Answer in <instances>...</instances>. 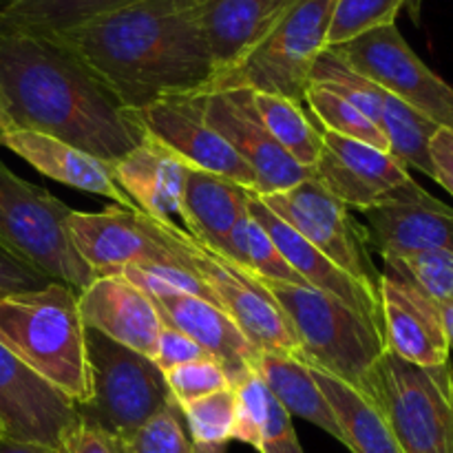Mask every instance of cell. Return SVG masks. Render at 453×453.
Listing matches in <instances>:
<instances>
[{
  "label": "cell",
  "instance_id": "6da1fadb",
  "mask_svg": "<svg viewBox=\"0 0 453 453\" xmlns=\"http://www.w3.org/2000/svg\"><path fill=\"white\" fill-rule=\"evenodd\" d=\"M47 38L78 56L133 111L206 91L215 80L202 0H140Z\"/></svg>",
  "mask_w": 453,
  "mask_h": 453
},
{
  "label": "cell",
  "instance_id": "7a4b0ae2",
  "mask_svg": "<svg viewBox=\"0 0 453 453\" xmlns=\"http://www.w3.org/2000/svg\"><path fill=\"white\" fill-rule=\"evenodd\" d=\"M0 96L12 128L56 137L109 166L146 140L135 111L47 35L0 29Z\"/></svg>",
  "mask_w": 453,
  "mask_h": 453
},
{
  "label": "cell",
  "instance_id": "3957f363",
  "mask_svg": "<svg viewBox=\"0 0 453 453\" xmlns=\"http://www.w3.org/2000/svg\"><path fill=\"white\" fill-rule=\"evenodd\" d=\"M0 343L73 405L91 398L87 334L78 292L60 281L0 296Z\"/></svg>",
  "mask_w": 453,
  "mask_h": 453
},
{
  "label": "cell",
  "instance_id": "277c9868",
  "mask_svg": "<svg viewBox=\"0 0 453 453\" xmlns=\"http://www.w3.org/2000/svg\"><path fill=\"white\" fill-rule=\"evenodd\" d=\"M257 281L277 301L296 332L301 361L372 398L376 365L388 352L383 327L343 301L303 283Z\"/></svg>",
  "mask_w": 453,
  "mask_h": 453
},
{
  "label": "cell",
  "instance_id": "5b68a950",
  "mask_svg": "<svg viewBox=\"0 0 453 453\" xmlns=\"http://www.w3.org/2000/svg\"><path fill=\"white\" fill-rule=\"evenodd\" d=\"M84 334L91 398L84 405H75L80 418L127 441L150 418L177 405L166 376L153 358L96 330L84 327Z\"/></svg>",
  "mask_w": 453,
  "mask_h": 453
},
{
  "label": "cell",
  "instance_id": "8992f818",
  "mask_svg": "<svg viewBox=\"0 0 453 453\" xmlns=\"http://www.w3.org/2000/svg\"><path fill=\"white\" fill-rule=\"evenodd\" d=\"M73 208L47 188L18 177L0 159V243L53 281L82 292L96 279L66 230Z\"/></svg>",
  "mask_w": 453,
  "mask_h": 453
},
{
  "label": "cell",
  "instance_id": "52a82bcc",
  "mask_svg": "<svg viewBox=\"0 0 453 453\" xmlns=\"http://www.w3.org/2000/svg\"><path fill=\"white\" fill-rule=\"evenodd\" d=\"M372 401L401 453H453L451 365L420 367L388 352L379 361Z\"/></svg>",
  "mask_w": 453,
  "mask_h": 453
},
{
  "label": "cell",
  "instance_id": "ba28073f",
  "mask_svg": "<svg viewBox=\"0 0 453 453\" xmlns=\"http://www.w3.org/2000/svg\"><path fill=\"white\" fill-rule=\"evenodd\" d=\"M334 7L336 0H296L239 66L208 88L246 87L303 104L314 60L327 49Z\"/></svg>",
  "mask_w": 453,
  "mask_h": 453
},
{
  "label": "cell",
  "instance_id": "9c48e42d",
  "mask_svg": "<svg viewBox=\"0 0 453 453\" xmlns=\"http://www.w3.org/2000/svg\"><path fill=\"white\" fill-rule=\"evenodd\" d=\"M175 228L122 206L102 212L71 211L66 217L71 242L96 277L118 274L124 268L195 270Z\"/></svg>",
  "mask_w": 453,
  "mask_h": 453
},
{
  "label": "cell",
  "instance_id": "30bf717a",
  "mask_svg": "<svg viewBox=\"0 0 453 453\" xmlns=\"http://www.w3.org/2000/svg\"><path fill=\"white\" fill-rule=\"evenodd\" d=\"M259 199L349 277L379 290L380 270L372 261L367 228L314 175L281 193L259 195Z\"/></svg>",
  "mask_w": 453,
  "mask_h": 453
},
{
  "label": "cell",
  "instance_id": "8fae6325",
  "mask_svg": "<svg viewBox=\"0 0 453 453\" xmlns=\"http://www.w3.org/2000/svg\"><path fill=\"white\" fill-rule=\"evenodd\" d=\"M334 51L357 73L398 97L442 128H453V87L434 73L396 25L372 29Z\"/></svg>",
  "mask_w": 453,
  "mask_h": 453
},
{
  "label": "cell",
  "instance_id": "7c38bea8",
  "mask_svg": "<svg viewBox=\"0 0 453 453\" xmlns=\"http://www.w3.org/2000/svg\"><path fill=\"white\" fill-rule=\"evenodd\" d=\"M177 239L186 248L190 264L215 295L219 308L234 321L257 352H283L301 358V343L277 301L259 286L252 274L239 265L212 255L206 246L175 228Z\"/></svg>",
  "mask_w": 453,
  "mask_h": 453
},
{
  "label": "cell",
  "instance_id": "4fadbf2b",
  "mask_svg": "<svg viewBox=\"0 0 453 453\" xmlns=\"http://www.w3.org/2000/svg\"><path fill=\"white\" fill-rule=\"evenodd\" d=\"M199 93L203 97V119L208 127L224 137L230 149L255 171L257 195L281 193L312 177L310 168L299 166L270 135L257 113L250 88H208Z\"/></svg>",
  "mask_w": 453,
  "mask_h": 453
},
{
  "label": "cell",
  "instance_id": "5bb4252c",
  "mask_svg": "<svg viewBox=\"0 0 453 453\" xmlns=\"http://www.w3.org/2000/svg\"><path fill=\"white\" fill-rule=\"evenodd\" d=\"M118 274L135 283L153 299L166 326L184 332L203 352L211 354L224 367L233 385L250 374L259 352L219 305L166 286L140 268H124Z\"/></svg>",
  "mask_w": 453,
  "mask_h": 453
},
{
  "label": "cell",
  "instance_id": "9a60e30c",
  "mask_svg": "<svg viewBox=\"0 0 453 453\" xmlns=\"http://www.w3.org/2000/svg\"><path fill=\"white\" fill-rule=\"evenodd\" d=\"M135 115L150 137L162 142L186 164L257 193L255 171L203 119L202 93L162 97L135 111Z\"/></svg>",
  "mask_w": 453,
  "mask_h": 453
},
{
  "label": "cell",
  "instance_id": "2e32d148",
  "mask_svg": "<svg viewBox=\"0 0 453 453\" xmlns=\"http://www.w3.org/2000/svg\"><path fill=\"white\" fill-rule=\"evenodd\" d=\"M78 420L73 403L40 379L0 343V429L3 441L60 449L62 434Z\"/></svg>",
  "mask_w": 453,
  "mask_h": 453
},
{
  "label": "cell",
  "instance_id": "e0dca14e",
  "mask_svg": "<svg viewBox=\"0 0 453 453\" xmlns=\"http://www.w3.org/2000/svg\"><path fill=\"white\" fill-rule=\"evenodd\" d=\"M370 250L380 257L445 250L453 255V208L432 197L414 180L363 211Z\"/></svg>",
  "mask_w": 453,
  "mask_h": 453
},
{
  "label": "cell",
  "instance_id": "ac0fdd59",
  "mask_svg": "<svg viewBox=\"0 0 453 453\" xmlns=\"http://www.w3.org/2000/svg\"><path fill=\"white\" fill-rule=\"evenodd\" d=\"M379 299L389 352L420 367L449 363V339L438 301L389 268L380 273Z\"/></svg>",
  "mask_w": 453,
  "mask_h": 453
},
{
  "label": "cell",
  "instance_id": "d6986e66",
  "mask_svg": "<svg viewBox=\"0 0 453 453\" xmlns=\"http://www.w3.org/2000/svg\"><path fill=\"white\" fill-rule=\"evenodd\" d=\"M321 140V157L312 168L314 180L354 211L363 212L376 206L411 180L410 168L388 150L323 128Z\"/></svg>",
  "mask_w": 453,
  "mask_h": 453
},
{
  "label": "cell",
  "instance_id": "ffe728a7",
  "mask_svg": "<svg viewBox=\"0 0 453 453\" xmlns=\"http://www.w3.org/2000/svg\"><path fill=\"white\" fill-rule=\"evenodd\" d=\"M82 326L109 336L115 343L153 358L164 321L144 290L122 274L96 277L78 292Z\"/></svg>",
  "mask_w": 453,
  "mask_h": 453
},
{
  "label": "cell",
  "instance_id": "44dd1931",
  "mask_svg": "<svg viewBox=\"0 0 453 453\" xmlns=\"http://www.w3.org/2000/svg\"><path fill=\"white\" fill-rule=\"evenodd\" d=\"M188 166L180 155L146 133V140L113 164L111 171L119 188L144 215L186 230L181 195Z\"/></svg>",
  "mask_w": 453,
  "mask_h": 453
},
{
  "label": "cell",
  "instance_id": "7402d4cb",
  "mask_svg": "<svg viewBox=\"0 0 453 453\" xmlns=\"http://www.w3.org/2000/svg\"><path fill=\"white\" fill-rule=\"evenodd\" d=\"M248 211H250V215L268 230L274 246L279 248L283 259H286L288 265L299 274L301 281H303L305 286L343 301L345 305H349L352 310L361 312L363 317H367L370 321L379 323V326L383 327L379 290L363 286L361 281L349 277V274L345 273V270H341L334 261L327 259L321 250H317V248L310 242H305L296 230H292L286 221H281L277 215H273V212L264 206V202H261L257 193H252Z\"/></svg>",
  "mask_w": 453,
  "mask_h": 453
},
{
  "label": "cell",
  "instance_id": "603a6c76",
  "mask_svg": "<svg viewBox=\"0 0 453 453\" xmlns=\"http://www.w3.org/2000/svg\"><path fill=\"white\" fill-rule=\"evenodd\" d=\"M0 146L16 153L49 180H56L82 193L100 195L127 211H140L118 186L109 164L100 162L75 146L42 135V133L25 131V128L0 131Z\"/></svg>",
  "mask_w": 453,
  "mask_h": 453
},
{
  "label": "cell",
  "instance_id": "cb8c5ba5",
  "mask_svg": "<svg viewBox=\"0 0 453 453\" xmlns=\"http://www.w3.org/2000/svg\"><path fill=\"white\" fill-rule=\"evenodd\" d=\"M295 3L296 0H202V22L215 62V80L239 66Z\"/></svg>",
  "mask_w": 453,
  "mask_h": 453
},
{
  "label": "cell",
  "instance_id": "d4e9b609",
  "mask_svg": "<svg viewBox=\"0 0 453 453\" xmlns=\"http://www.w3.org/2000/svg\"><path fill=\"white\" fill-rule=\"evenodd\" d=\"M255 190L242 184L188 166L181 195L186 233L206 246L212 255L230 261L233 230L239 217L248 212Z\"/></svg>",
  "mask_w": 453,
  "mask_h": 453
},
{
  "label": "cell",
  "instance_id": "484cf974",
  "mask_svg": "<svg viewBox=\"0 0 453 453\" xmlns=\"http://www.w3.org/2000/svg\"><path fill=\"white\" fill-rule=\"evenodd\" d=\"M252 370L259 374L268 392L281 403L288 414L317 425L319 429L343 442V432L326 394L319 388L310 365H305L301 358L283 352H259Z\"/></svg>",
  "mask_w": 453,
  "mask_h": 453
},
{
  "label": "cell",
  "instance_id": "4316f807",
  "mask_svg": "<svg viewBox=\"0 0 453 453\" xmlns=\"http://www.w3.org/2000/svg\"><path fill=\"white\" fill-rule=\"evenodd\" d=\"M310 370L339 420V427L343 432V445L349 451L401 453L383 411L370 396L354 389L352 385L317 370V367H310Z\"/></svg>",
  "mask_w": 453,
  "mask_h": 453
},
{
  "label": "cell",
  "instance_id": "83f0119b",
  "mask_svg": "<svg viewBox=\"0 0 453 453\" xmlns=\"http://www.w3.org/2000/svg\"><path fill=\"white\" fill-rule=\"evenodd\" d=\"M140 0H13L0 12V29L53 35Z\"/></svg>",
  "mask_w": 453,
  "mask_h": 453
},
{
  "label": "cell",
  "instance_id": "f1b7e54d",
  "mask_svg": "<svg viewBox=\"0 0 453 453\" xmlns=\"http://www.w3.org/2000/svg\"><path fill=\"white\" fill-rule=\"evenodd\" d=\"M257 113L264 119L270 135L299 166L312 171L323 150L321 127L310 119L303 104L274 93L252 91Z\"/></svg>",
  "mask_w": 453,
  "mask_h": 453
},
{
  "label": "cell",
  "instance_id": "f546056e",
  "mask_svg": "<svg viewBox=\"0 0 453 453\" xmlns=\"http://www.w3.org/2000/svg\"><path fill=\"white\" fill-rule=\"evenodd\" d=\"M221 259V257H219ZM228 264L239 265L248 274L257 279H273V281L303 283L299 274L288 265L279 248L274 246L268 230L250 215L239 217L233 230V257ZM305 286V283H303Z\"/></svg>",
  "mask_w": 453,
  "mask_h": 453
},
{
  "label": "cell",
  "instance_id": "4dcf8cb0",
  "mask_svg": "<svg viewBox=\"0 0 453 453\" xmlns=\"http://www.w3.org/2000/svg\"><path fill=\"white\" fill-rule=\"evenodd\" d=\"M303 104H308L310 113L317 118L319 127L323 131L339 133V135L352 137V140H358L363 144H370L374 149L388 150L389 153L388 137L383 135V131L367 115H363L357 106L349 104L345 97L336 96V93L327 91V88L308 84Z\"/></svg>",
  "mask_w": 453,
  "mask_h": 453
},
{
  "label": "cell",
  "instance_id": "1f68e13d",
  "mask_svg": "<svg viewBox=\"0 0 453 453\" xmlns=\"http://www.w3.org/2000/svg\"><path fill=\"white\" fill-rule=\"evenodd\" d=\"M407 0H336L327 31V49L341 47L358 35L385 25H396Z\"/></svg>",
  "mask_w": 453,
  "mask_h": 453
},
{
  "label": "cell",
  "instance_id": "d6a6232c",
  "mask_svg": "<svg viewBox=\"0 0 453 453\" xmlns=\"http://www.w3.org/2000/svg\"><path fill=\"white\" fill-rule=\"evenodd\" d=\"M193 445L224 447L234 434V388L180 405Z\"/></svg>",
  "mask_w": 453,
  "mask_h": 453
},
{
  "label": "cell",
  "instance_id": "836d02e7",
  "mask_svg": "<svg viewBox=\"0 0 453 453\" xmlns=\"http://www.w3.org/2000/svg\"><path fill=\"white\" fill-rule=\"evenodd\" d=\"M385 268L394 270L438 303L453 301V255L445 250L411 252L385 257Z\"/></svg>",
  "mask_w": 453,
  "mask_h": 453
},
{
  "label": "cell",
  "instance_id": "e575fe53",
  "mask_svg": "<svg viewBox=\"0 0 453 453\" xmlns=\"http://www.w3.org/2000/svg\"><path fill=\"white\" fill-rule=\"evenodd\" d=\"M234 388V434L233 441L259 449L261 429L268 416L270 392L255 370L243 376Z\"/></svg>",
  "mask_w": 453,
  "mask_h": 453
},
{
  "label": "cell",
  "instance_id": "d590c367",
  "mask_svg": "<svg viewBox=\"0 0 453 453\" xmlns=\"http://www.w3.org/2000/svg\"><path fill=\"white\" fill-rule=\"evenodd\" d=\"M166 383L171 396L177 405H186L190 401L208 396V394L224 392L233 388V380L226 374L224 367L215 358H199V361L184 363L166 372Z\"/></svg>",
  "mask_w": 453,
  "mask_h": 453
},
{
  "label": "cell",
  "instance_id": "8d00e7d4",
  "mask_svg": "<svg viewBox=\"0 0 453 453\" xmlns=\"http://www.w3.org/2000/svg\"><path fill=\"white\" fill-rule=\"evenodd\" d=\"M180 405H173L150 418L127 438L128 453H195L193 441H188L180 423Z\"/></svg>",
  "mask_w": 453,
  "mask_h": 453
},
{
  "label": "cell",
  "instance_id": "74e56055",
  "mask_svg": "<svg viewBox=\"0 0 453 453\" xmlns=\"http://www.w3.org/2000/svg\"><path fill=\"white\" fill-rule=\"evenodd\" d=\"M62 453H128L127 441L78 416L73 425L62 434Z\"/></svg>",
  "mask_w": 453,
  "mask_h": 453
},
{
  "label": "cell",
  "instance_id": "f35d334b",
  "mask_svg": "<svg viewBox=\"0 0 453 453\" xmlns=\"http://www.w3.org/2000/svg\"><path fill=\"white\" fill-rule=\"evenodd\" d=\"M49 283H53L51 277L0 243V296L42 290Z\"/></svg>",
  "mask_w": 453,
  "mask_h": 453
},
{
  "label": "cell",
  "instance_id": "ab89813d",
  "mask_svg": "<svg viewBox=\"0 0 453 453\" xmlns=\"http://www.w3.org/2000/svg\"><path fill=\"white\" fill-rule=\"evenodd\" d=\"M259 453H303L301 442L292 427V416L281 407V403L270 394L268 416L261 429Z\"/></svg>",
  "mask_w": 453,
  "mask_h": 453
},
{
  "label": "cell",
  "instance_id": "60d3db41",
  "mask_svg": "<svg viewBox=\"0 0 453 453\" xmlns=\"http://www.w3.org/2000/svg\"><path fill=\"white\" fill-rule=\"evenodd\" d=\"M199 358H212L211 354L203 352L197 343H195L190 336H186L184 332L175 330V327L166 326L164 323L162 332H159L157 348H155L153 361L157 363L159 370L166 374L173 367L184 365V363L199 361Z\"/></svg>",
  "mask_w": 453,
  "mask_h": 453
},
{
  "label": "cell",
  "instance_id": "b9f144b4",
  "mask_svg": "<svg viewBox=\"0 0 453 453\" xmlns=\"http://www.w3.org/2000/svg\"><path fill=\"white\" fill-rule=\"evenodd\" d=\"M429 157L436 171V181L453 195V128H438L429 142Z\"/></svg>",
  "mask_w": 453,
  "mask_h": 453
},
{
  "label": "cell",
  "instance_id": "7bdbcfd3",
  "mask_svg": "<svg viewBox=\"0 0 453 453\" xmlns=\"http://www.w3.org/2000/svg\"><path fill=\"white\" fill-rule=\"evenodd\" d=\"M0 453H62L60 449L44 445H31V442H12L0 441Z\"/></svg>",
  "mask_w": 453,
  "mask_h": 453
},
{
  "label": "cell",
  "instance_id": "ee69618b",
  "mask_svg": "<svg viewBox=\"0 0 453 453\" xmlns=\"http://www.w3.org/2000/svg\"><path fill=\"white\" fill-rule=\"evenodd\" d=\"M441 310H442V321H445L447 339H449V349L453 352V301L441 303Z\"/></svg>",
  "mask_w": 453,
  "mask_h": 453
},
{
  "label": "cell",
  "instance_id": "f6af8a7d",
  "mask_svg": "<svg viewBox=\"0 0 453 453\" xmlns=\"http://www.w3.org/2000/svg\"><path fill=\"white\" fill-rule=\"evenodd\" d=\"M4 128H12V119H9L7 111H4L3 96H0V131H4Z\"/></svg>",
  "mask_w": 453,
  "mask_h": 453
},
{
  "label": "cell",
  "instance_id": "bcb514c9",
  "mask_svg": "<svg viewBox=\"0 0 453 453\" xmlns=\"http://www.w3.org/2000/svg\"><path fill=\"white\" fill-rule=\"evenodd\" d=\"M195 453H224V447H215V445H195Z\"/></svg>",
  "mask_w": 453,
  "mask_h": 453
},
{
  "label": "cell",
  "instance_id": "7dc6e473",
  "mask_svg": "<svg viewBox=\"0 0 453 453\" xmlns=\"http://www.w3.org/2000/svg\"><path fill=\"white\" fill-rule=\"evenodd\" d=\"M9 3H13V0H0V12H3V9H4V7H7V4H9Z\"/></svg>",
  "mask_w": 453,
  "mask_h": 453
},
{
  "label": "cell",
  "instance_id": "c3c4849f",
  "mask_svg": "<svg viewBox=\"0 0 453 453\" xmlns=\"http://www.w3.org/2000/svg\"><path fill=\"white\" fill-rule=\"evenodd\" d=\"M0 441H3V429H0Z\"/></svg>",
  "mask_w": 453,
  "mask_h": 453
}]
</instances>
